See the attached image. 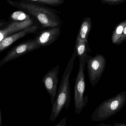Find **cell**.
Here are the masks:
<instances>
[{
    "instance_id": "obj_1",
    "label": "cell",
    "mask_w": 126,
    "mask_h": 126,
    "mask_svg": "<svg viewBox=\"0 0 126 126\" xmlns=\"http://www.w3.org/2000/svg\"><path fill=\"white\" fill-rule=\"evenodd\" d=\"M7 1L12 6L34 17L43 29L61 26L62 21L58 15L61 13L56 10L24 0L19 1L7 0Z\"/></svg>"
},
{
    "instance_id": "obj_2",
    "label": "cell",
    "mask_w": 126,
    "mask_h": 126,
    "mask_svg": "<svg viewBox=\"0 0 126 126\" xmlns=\"http://www.w3.org/2000/svg\"><path fill=\"white\" fill-rule=\"evenodd\" d=\"M77 57L74 51L63 74L60 84L57 91L56 99L52 105L50 120L54 121L58 117L62 110H67L71 98L70 77L74 66V61Z\"/></svg>"
},
{
    "instance_id": "obj_3",
    "label": "cell",
    "mask_w": 126,
    "mask_h": 126,
    "mask_svg": "<svg viewBox=\"0 0 126 126\" xmlns=\"http://www.w3.org/2000/svg\"><path fill=\"white\" fill-rule=\"evenodd\" d=\"M126 103V92L123 91L104 101L93 112L91 120L94 121L106 120L119 112Z\"/></svg>"
},
{
    "instance_id": "obj_4",
    "label": "cell",
    "mask_w": 126,
    "mask_h": 126,
    "mask_svg": "<svg viewBox=\"0 0 126 126\" xmlns=\"http://www.w3.org/2000/svg\"><path fill=\"white\" fill-rule=\"evenodd\" d=\"M90 57L89 55L79 58V70L76 79L74 88L75 112L78 115L80 113L84 107L87 106L88 101L87 95L84 96L86 87L84 70L86 64Z\"/></svg>"
},
{
    "instance_id": "obj_5",
    "label": "cell",
    "mask_w": 126,
    "mask_h": 126,
    "mask_svg": "<svg viewBox=\"0 0 126 126\" xmlns=\"http://www.w3.org/2000/svg\"><path fill=\"white\" fill-rule=\"evenodd\" d=\"M86 63L89 79L94 87L103 75L106 67V60L104 56L100 54H97L94 57H90Z\"/></svg>"
},
{
    "instance_id": "obj_6",
    "label": "cell",
    "mask_w": 126,
    "mask_h": 126,
    "mask_svg": "<svg viewBox=\"0 0 126 126\" xmlns=\"http://www.w3.org/2000/svg\"><path fill=\"white\" fill-rule=\"evenodd\" d=\"M41 47L35 39L21 42L9 51L0 62V67L5 63Z\"/></svg>"
},
{
    "instance_id": "obj_7",
    "label": "cell",
    "mask_w": 126,
    "mask_h": 126,
    "mask_svg": "<svg viewBox=\"0 0 126 126\" xmlns=\"http://www.w3.org/2000/svg\"><path fill=\"white\" fill-rule=\"evenodd\" d=\"M59 69V65L53 67L48 71L42 79L45 88L50 95L51 103L52 105L54 103L57 93Z\"/></svg>"
},
{
    "instance_id": "obj_8",
    "label": "cell",
    "mask_w": 126,
    "mask_h": 126,
    "mask_svg": "<svg viewBox=\"0 0 126 126\" xmlns=\"http://www.w3.org/2000/svg\"><path fill=\"white\" fill-rule=\"evenodd\" d=\"M61 33L60 27L43 29L35 33L34 39L41 46L45 47L54 43Z\"/></svg>"
},
{
    "instance_id": "obj_9",
    "label": "cell",
    "mask_w": 126,
    "mask_h": 126,
    "mask_svg": "<svg viewBox=\"0 0 126 126\" xmlns=\"http://www.w3.org/2000/svg\"><path fill=\"white\" fill-rule=\"evenodd\" d=\"M39 30V27L37 25H32L5 38L0 42V53L7 48L16 41L29 34H35Z\"/></svg>"
},
{
    "instance_id": "obj_10",
    "label": "cell",
    "mask_w": 126,
    "mask_h": 126,
    "mask_svg": "<svg viewBox=\"0 0 126 126\" xmlns=\"http://www.w3.org/2000/svg\"><path fill=\"white\" fill-rule=\"evenodd\" d=\"M32 18L20 22L9 21V23L0 30V42L8 36L32 26Z\"/></svg>"
},
{
    "instance_id": "obj_11",
    "label": "cell",
    "mask_w": 126,
    "mask_h": 126,
    "mask_svg": "<svg viewBox=\"0 0 126 126\" xmlns=\"http://www.w3.org/2000/svg\"><path fill=\"white\" fill-rule=\"evenodd\" d=\"M92 26V23L90 17L84 18L81 22L76 40L81 42L87 41Z\"/></svg>"
},
{
    "instance_id": "obj_12",
    "label": "cell",
    "mask_w": 126,
    "mask_h": 126,
    "mask_svg": "<svg viewBox=\"0 0 126 126\" xmlns=\"http://www.w3.org/2000/svg\"><path fill=\"white\" fill-rule=\"evenodd\" d=\"M75 51L76 52L77 57L79 58L88 56L89 53L91 51V49L88 44V41L81 42L76 40Z\"/></svg>"
},
{
    "instance_id": "obj_13",
    "label": "cell",
    "mask_w": 126,
    "mask_h": 126,
    "mask_svg": "<svg viewBox=\"0 0 126 126\" xmlns=\"http://www.w3.org/2000/svg\"><path fill=\"white\" fill-rule=\"evenodd\" d=\"M126 24V20L121 21L115 27L111 36L112 41L113 44H117L121 37Z\"/></svg>"
},
{
    "instance_id": "obj_14",
    "label": "cell",
    "mask_w": 126,
    "mask_h": 126,
    "mask_svg": "<svg viewBox=\"0 0 126 126\" xmlns=\"http://www.w3.org/2000/svg\"><path fill=\"white\" fill-rule=\"evenodd\" d=\"M29 15L21 10H18L14 12L10 16V21L20 22L31 18Z\"/></svg>"
},
{
    "instance_id": "obj_15",
    "label": "cell",
    "mask_w": 126,
    "mask_h": 126,
    "mask_svg": "<svg viewBox=\"0 0 126 126\" xmlns=\"http://www.w3.org/2000/svg\"><path fill=\"white\" fill-rule=\"evenodd\" d=\"M28 1L39 5L50 6H58L64 2V0H24Z\"/></svg>"
},
{
    "instance_id": "obj_16",
    "label": "cell",
    "mask_w": 126,
    "mask_h": 126,
    "mask_svg": "<svg viewBox=\"0 0 126 126\" xmlns=\"http://www.w3.org/2000/svg\"><path fill=\"white\" fill-rule=\"evenodd\" d=\"M101 3L110 6L120 4L126 1V0H100Z\"/></svg>"
},
{
    "instance_id": "obj_17",
    "label": "cell",
    "mask_w": 126,
    "mask_h": 126,
    "mask_svg": "<svg viewBox=\"0 0 126 126\" xmlns=\"http://www.w3.org/2000/svg\"><path fill=\"white\" fill-rule=\"evenodd\" d=\"M126 41V24L124 29L123 32L120 40L118 41L116 45L119 46Z\"/></svg>"
},
{
    "instance_id": "obj_18",
    "label": "cell",
    "mask_w": 126,
    "mask_h": 126,
    "mask_svg": "<svg viewBox=\"0 0 126 126\" xmlns=\"http://www.w3.org/2000/svg\"><path fill=\"white\" fill-rule=\"evenodd\" d=\"M9 23V21L7 22L6 19L0 20V30L7 26Z\"/></svg>"
},
{
    "instance_id": "obj_19",
    "label": "cell",
    "mask_w": 126,
    "mask_h": 126,
    "mask_svg": "<svg viewBox=\"0 0 126 126\" xmlns=\"http://www.w3.org/2000/svg\"><path fill=\"white\" fill-rule=\"evenodd\" d=\"M66 118H64L58 124L55 126H66Z\"/></svg>"
},
{
    "instance_id": "obj_20",
    "label": "cell",
    "mask_w": 126,
    "mask_h": 126,
    "mask_svg": "<svg viewBox=\"0 0 126 126\" xmlns=\"http://www.w3.org/2000/svg\"><path fill=\"white\" fill-rule=\"evenodd\" d=\"M114 126H126V124L123 123H115Z\"/></svg>"
},
{
    "instance_id": "obj_21",
    "label": "cell",
    "mask_w": 126,
    "mask_h": 126,
    "mask_svg": "<svg viewBox=\"0 0 126 126\" xmlns=\"http://www.w3.org/2000/svg\"><path fill=\"white\" fill-rule=\"evenodd\" d=\"M94 126H111V125L110 124H106L104 123H102Z\"/></svg>"
},
{
    "instance_id": "obj_22",
    "label": "cell",
    "mask_w": 126,
    "mask_h": 126,
    "mask_svg": "<svg viewBox=\"0 0 126 126\" xmlns=\"http://www.w3.org/2000/svg\"><path fill=\"white\" fill-rule=\"evenodd\" d=\"M2 120H1V112L0 109V126H1Z\"/></svg>"
}]
</instances>
